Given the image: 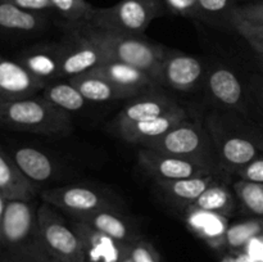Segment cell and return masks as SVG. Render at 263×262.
<instances>
[{"label":"cell","instance_id":"cell-10","mask_svg":"<svg viewBox=\"0 0 263 262\" xmlns=\"http://www.w3.org/2000/svg\"><path fill=\"white\" fill-rule=\"evenodd\" d=\"M207 69L198 57L170 49L159 67L157 85L181 92L194 91L204 81Z\"/></svg>","mask_w":263,"mask_h":262},{"label":"cell","instance_id":"cell-14","mask_svg":"<svg viewBox=\"0 0 263 262\" xmlns=\"http://www.w3.org/2000/svg\"><path fill=\"white\" fill-rule=\"evenodd\" d=\"M182 108L184 107H181L174 98L159 91V89H156L131 98L130 102L113 118L110 125L113 130V128L128 125L136 121L176 112Z\"/></svg>","mask_w":263,"mask_h":262},{"label":"cell","instance_id":"cell-27","mask_svg":"<svg viewBox=\"0 0 263 262\" xmlns=\"http://www.w3.org/2000/svg\"><path fill=\"white\" fill-rule=\"evenodd\" d=\"M41 97L48 100L54 107L63 109L68 113L80 112L87 104V100L79 91L69 80H57L46 85Z\"/></svg>","mask_w":263,"mask_h":262},{"label":"cell","instance_id":"cell-23","mask_svg":"<svg viewBox=\"0 0 263 262\" xmlns=\"http://www.w3.org/2000/svg\"><path fill=\"white\" fill-rule=\"evenodd\" d=\"M221 174V172H220ZM220 174L202 175V176L186 177L180 180H170V181H159L156 180V185L159 192L176 204L182 205L186 210L193 205L195 200L204 193L208 186L218 180Z\"/></svg>","mask_w":263,"mask_h":262},{"label":"cell","instance_id":"cell-1","mask_svg":"<svg viewBox=\"0 0 263 262\" xmlns=\"http://www.w3.org/2000/svg\"><path fill=\"white\" fill-rule=\"evenodd\" d=\"M0 128L44 136H68L73 131V121L71 113L33 95L0 104Z\"/></svg>","mask_w":263,"mask_h":262},{"label":"cell","instance_id":"cell-24","mask_svg":"<svg viewBox=\"0 0 263 262\" xmlns=\"http://www.w3.org/2000/svg\"><path fill=\"white\" fill-rule=\"evenodd\" d=\"M20 171L35 185L50 181L57 174L53 159L33 146H18L10 154Z\"/></svg>","mask_w":263,"mask_h":262},{"label":"cell","instance_id":"cell-32","mask_svg":"<svg viewBox=\"0 0 263 262\" xmlns=\"http://www.w3.org/2000/svg\"><path fill=\"white\" fill-rule=\"evenodd\" d=\"M233 30L238 32L258 57H263V25H253L233 18Z\"/></svg>","mask_w":263,"mask_h":262},{"label":"cell","instance_id":"cell-6","mask_svg":"<svg viewBox=\"0 0 263 262\" xmlns=\"http://www.w3.org/2000/svg\"><path fill=\"white\" fill-rule=\"evenodd\" d=\"M205 127L215 143L221 167L225 172L234 174L262 154L263 138L230 130L216 116L208 118Z\"/></svg>","mask_w":263,"mask_h":262},{"label":"cell","instance_id":"cell-5","mask_svg":"<svg viewBox=\"0 0 263 262\" xmlns=\"http://www.w3.org/2000/svg\"><path fill=\"white\" fill-rule=\"evenodd\" d=\"M61 211L41 202L37 210L39 240L41 249L55 262H85L84 247L71 222Z\"/></svg>","mask_w":263,"mask_h":262},{"label":"cell","instance_id":"cell-13","mask_svg":"<svg viewBox=\"0 0 263 262\" xmlns=\"http://www.w3.org/2000/svg\"><path fill=\"white\" fill-rule=\"evenodd\" d=\"M189 118L186 109L176 110V112L166 113L156 117H149L145 120L136 121V122L128 123V125L120 126L113 128V133L128 144L138 145L139 148H144L152 141L157 140L170 130L177 126L179 123L184 122Z\"/></svg>","mask_w":263,"mask_h":262},{"label":"cell","instance_id":"cell-9","mask_svg":"<svg viewBox=\"0 0 263 262\" xmlns=\"http://www.w3.org/2000/svg\"><path fill=\"white\" fill-rule=\"evenodd\" d=\"M136 157H138L139 166L146 174L151 175L154 181L156 180L170 181V180H180L186 179V177L223 172V170L220 167L161 153V152L152 151L148 148H139Z\"/></svg>","mask_w":263,"mask_h":262},{"label":"cell","instance_id":"cell-22","mask_svg":"<svg viewBox=\"0 0 263 262\" xmlns=\"http://www.w3.org/2000/svg\"><path fill=\"white\" fill-rule=\"evenodd\" d=\"M0 193L10 199H35L39 186L31 182L15 164L8 152L0 145Z\"/></svg>","mask_w":263,"mask_h":262},{"label":"cell","instance_id":"cell-31","mask_svg":"<svg viewBox=\"0 0 263 262\" xmlns=\"http://www.w3.org/2000/svg\"><path fill=\"white\" fill-rule=\"evenodd\" d=\"M233 189L239 207L246 215L263 217V184L239 179L233 184Z\"/></svg>","mask_w":263,"mask_h":262},{"label":"cell","instance_id":"cell-33","mask_svg":"<svg viewBox=\"0 0 263 262\" xmlns=\"http://www.w3.org/2000/svg\"><path fill=\"white\" fill-rule=\"evenodd\" d=\"M128 256L134 262H161V256L151 241L141 236L128 247Z\"/></svg>","mask_w":263,"mask_h":262},{"label":"cell","instance_id":"cell-43","mask_svg":"<svg viewBox=\"0 0 263 262\" xmlns=\"http://www.w3.org/2000/svg\"><path fill=\"white\" fill-rule=\"evenodd\" d=\"M258 63H259V67H261V69L263 71V57H258Z\"/></svg>","mask_w":263,"mask_h":262},{"label":"cell","instance_id":"cell-36","mask_svg":"<svg viewBox=\"0 0 263 262\" xmlns=\"http://www.w3.org/2000/svg\"><path fill=\"white\" fill-rule=\"evenodd\" d=\"M240 180L263 184V153L234 172Z\"/></svg>","mask_w":263,"mask_h":262},{"label":"cell","instance_id":"cell-40","mask_svg":"<svg viewBox=\"0 0 263 262\" xmlns=\"http://www.w3.org/2000/svg\"><path fill=\"white\" fill-rule=\"evenodd\" d=\"M221 262H257L248 256L246 252H228L221 258Z\"/></svg>","mask_w":263,"mask_h":262},{"label":"cell","instance_id":"cell-21","mask_svg":"<svg viewBox=\"0 0 263 262\" xmlns=\"http://www.w3.org/2000/svg\"><path fill=\"white\" fill-rule=\"evenodd\" d=\"M86 225L91 226L95 230L116 239L125 244H133L138 239L141 238V234L136 229L135 223L128 220L120 210H103L98 212L87 215L81 218H73Z\"/></svg>","mask_w":263,"mask_h":262},{"label":"cell","instance_id":"cell-17","mask_svg":"<svg viewBox=\"0 0 263 262\" xmlns=\"http://www.w3.org/2000/svg\"><path fill=\"white\" fill-rule=\"evenodd\" d=\"M92 72L105 77L108 81L112 82L120 89L125 90L131 97H138L144 92L152 91V90L161 89L157 82L152 79L151 74L144 72L143 69L128 63L118 61H105Z\"/></svg>","mask_w":263,"mask_h":262},{"label":"cell","instance_id":"cell-25","mask_svg":"<svg viewBox=\"0 0 263 262\" xmlns=\"http://www.w3.org/2000/svg\"><path fill=\"white\" fill-rule=\"evenodd\" d=\"M68 80L79 89V91L84 95L87 102L107 103L133 98L125 90L120 89L110 81H108L105 77L92 71L81 73Z\"/></svg>","mask_w":263,"mask_h":262},{"label":"cell","instance_id":"cell-11","mask_svg":"<svg viewBox=\"0 0 263 262\" xmlns=\"http://www.w3.org/2000/svg\"><path fill=\"white\" fill-rule=\"evenodd\" d=\"M61 45V80H68L92 71L108 61L104 51L79 30H67Z\"/></svg>","mask_w":263,"mask_h":262},{"label":"cell","instance_id":"cell-16","mask_svg":"<svg viewBox=\"0 0 263 262\" xmlns=\"http://www.w3.org/2000/svg\"><path fill=\"white\" fill-rule=\"evenodd\" d=\"M84 247L85 262H121L128 254L130 244L121 243L79 220L71 221Z\"/></svg>","mask_w":263,"mask_h":262},{"label":"cell","instance_id":"cell-41","mask_svg":"<svg viewBox=\"0 0 263 262\" xmlns=\"http://www.w3.org/2000/svg\"><path fill=\"white\" fill-rule=\"evenodd\" d=\"M7 202L8 199L4 197V195L0 193V225H2V220H3V215H4L5 207H7Z\"/></svg>","mask_w":263,"mask_h":262},{"label":"cell","instance_id":"cell-29","mask_svg":"<svg viewBox=\"0 0 263 262\" xmlns=\"http://www.w3.org/2000/svg\"><path fill=\"white\" fill-rule=\"evenodd\" d=\"M236 0H198L199 22L215 27L233 28V15Z\"/></svg>","mask_w":263,"mask_h":262},{"label":"cell","instance_id":"cell-30","mask_svg":"<svg viewBox=\"0 0 263 262\" xmlns=\"http://www.w3.org/2000/svg\"><path fill=\"white\" fill-rule=\"evenodd\" d=\"M263 234V217L251 216L246 220L230 223L226 233L225 249L228 252H243L247 244Z\"/></svg>","mask_w":263,"mask_h":262},{"label":"cell","instance_id":"cell-38","mask_svg":"<svg viewBox=\"0 0 263 262\" xmlns=\"http://www.w3.org/2000/svg\"><path fill=\"white\" fill-rule=\"evenodd\" d=\"M251 258H253L257 262H263V234L252 239L244 251Z\"/></svg>","mask_w":263,"mask_h":262},{"label":"cell","instance_id":"cell-35","mask_svg":"<svg viewBox=\"0 0 263 262\" xmlns=\"http://www.w3.org/2000/svg\"><path fill=\"white\" fill-rule=\"evenodd\" d=\"M166 9L180 17L198 20V0H163Z\"/></svg>","mask_w":263,"mask_h":262},{"label":"cell","instance_id":"cell-15","mask_svg":"<svg viewBox=\"0 0 263 262\" xmlns=\"http://www.w3.org/2000/svg\"><path fill=\"white\" fill-rule=\"evenodd\" d=\"M45 86V82L31 74L17 59L0 54V104L33 97Z\"/></svg>","mask_w":263,"mask_h":262},{"label":"cell","instance_id":"cell-42","mask_svg":"<svg viewBox=\"0 0 263 262\" xmlns=\"http://www.w3.org/2000/svg\"><path fill=\"white\" fill-rule=\"evenodd\" d=\"M121 262H134V261H133V259H131V257L127 254V256H126L125 258H123Z\"/></svg>","mask_w":263,"mask_h":262},{"label":"cell","instance_id":"cell-20","mask_svg":"<svg viewBox=\"0 0 263 262\" xmlns=\"http://www.w3.org/2000/svg\"><path fill=\"white\" fill-rule=\"evenodd\" d=\"M50 15L23 9L7 0H0V33L33 35L46 30Z\"/></svg>","mask_w":263,"mask_h":262},{"label":"cell","instance_id":"cell-18","mask_svg":"<svg viewBox=\"0 0 263 262\" xmlns=\"http://www.w3.org/2000/svg\"><path fill=\"white\" fill-rule=\"evenodd\" d=\"M185 223L195 236L212 249H225L226 233L230 226L229 217L190 205L185 210Z\"/></svg>","mask_w":263,"mask_h":262},{"label":"cell","instance_id":"cell-28","mask_svg":"<svg viewBox=\"0 0 263 262\" xmlns=\"http://www.w3.org/2000/svg\"><path fill=\"white\" fill-rule=\"evenodd\" d=\"M55 14L64 21L67 30L89 25L95 8L87 0H50Z\"/></svg>","mask_w":263,"mask_h":262},{"label":"cell","instance_id":"cell-12","mask_svg":"<svg viewBox=\"0 0 263 262\" xmlns=\"http://www.w3.org/2000/svg\"><path fill=\"white\" fill-rule=\"evenodd\" d=\"M204 81L213 102L231 112L248 115L246 89L233 69L221 64L212 67L207 71Z\"/></svg>","mask_w":263,"mask_h":262},{"label":"cell","instance_id":"cell-3","mask_svg":"<svg viewBox=\"0 0 263 262\" xmlns=\"http://www.w3.org/2000/svg\"><path fill=\"white\" fill-rule=\"evenodd\" d=\"M166 12L163 0H120L112 7L95 8L87 27L128 35H144L149 25Z\"/></svg>","mask_w":263,"mask_h":262},{"label":"cell","instance_id":"cell-39","mask_svg":"<svg viewBox=\"0 0 263 262\" xmlns=\"http://www.w3.org/2000/svg\"><path fill=\"white\" fill-rule=\"evenodd\" d=\"M251 94L263 112V77L253 76L251 80Z\"/></svg>","mask_w":263,"mask_h":262},{"label":"cell","instance_id":"cell-34","mask_svg":"<svg viewBox=\"0 0 263 262\" xmlns=\"http://www.w3.org/2000/svg\"><path fill=\"white\" fill-rule=\"evenodd\" d=\"M233 18L246 21L253 25H263V0L249 3V4L236 5Z\"/></svg>","mask_w":263,"mask_h":262},{"label":"cell","instance_id":"cell-2","mask_svg":"<svg viewBox=\"0 0 263 262\" xmlns=\"http://www.w3.org/2000/svg\"><path fill=\"white\" fill-rule=\"evenodd\" d=\"M84 32L94 41L110 61L123 62L143 69L157 82L159 67L166 57L168 48L161 44L148 40L144 35H128V33L110 32V31L95 30L84 27L74 28Z\"/></svg>","mask_w":263,"mask_h":262},{"label":"cell","instance_id":"cell-8","mask_svg":"<svg viewBox=\"0 0 263 262\" xmlns=\"http://www.w3.org/2000/svg\"><path fill=\"white\" fill-rule=\"evenodd\" d=\"M39 205L40 203L37 204L35 199L8 200L0 225V241L13 248L33 244L41 249L37 225Z\"/></svg>","mask_w":263,"mask_h":262},{"label":"cell","instance_id":"cell-19","mask_svg":"<svg viewBox=\"0 0 263 262\" xmlns=\"http://www.w3.org/2000/svg\"><path fill=\"white\" fill-rule=\"evenodd\" d=\"M17 61L36 79L46 85L61 80V45L37 44L21 51Z\"/></svg>","mask_w":263,"mask_h":262},{"label":"cell","instance_id":"cell-26","mask_svg":"<svg viewBox=\"0 0 263 262\" xmlns=\"http://www.w3.org/2000/svg\"><path fill=\"white\" fill-rule=\"evenodd\" d=\"M193 205L230 218L236 212L239 203L234 189L218 179L202 193Z\"/></svg>","mask_w":263,"mask_h":262},{"label":"cell","instance_id":"cell-7","mask_svg":"<svg viewBox=\"0 0 263 262\" xmlns=\"http://www.w3.org/2000/svg\"><path fill=\"white\" fill-rule=\"evenodd\" d=\"M41 202L53 205L71 218H81L103 210H118V205L99 190L86 185H66L40 193Z\"/></svg>","mask_w":263,"mask_h":262},{"label":"cell","instance_id":"cell-4","mask_svg":"<svg viewBox=\"0 0 263 262\" xmlns=\"http://www.w3.org/2000/svg\"><path fill=\"white\" fill-rule=\"evenodd\" d=\"M144 148L222 169L215 143L207 127L190 118L175 126L172 130Z\"/></svg>","mask_w":263,"mask_h":262},{"label":"cell","instance_id":"cell-37","mask_svg":"<svg viewBox=\"0 0 263 262\" xmlns=\"http://www.w3.org/2000/svg\"><path fill=\"white\" fill-rule=\"evenodd\" d=\"M7 2L13 3V4L23 8V9L32 10V12L43 13L46 15L55 14L50 0H7Z\"/></svg>","mask_w":263,"mask_h":262}]
</instances>
